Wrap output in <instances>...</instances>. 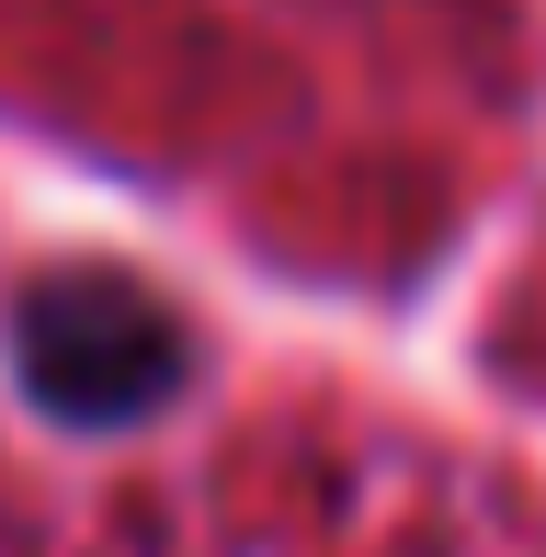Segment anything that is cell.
<instances>
[{"label":"cell","mask_w":546,"mask_h":557,"mask_svg":"<svg viewBox=\"0 0 546 557\" xmlns=\"http://www.w3.org/2000/svg\"><path fill=\"white\" fill-rule=\"evenodd\" d=\"M0 352H12V387L69 433H137L194 387V319L114 262L23 273Z\"/></svg>","instance_id":"obj_1"}]
</instances>
